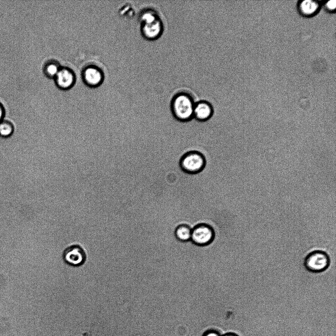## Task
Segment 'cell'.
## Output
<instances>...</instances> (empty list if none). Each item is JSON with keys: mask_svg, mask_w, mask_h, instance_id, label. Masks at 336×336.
Wrapping results in <instances>:
<instances>
[{"mask_svg": "<svg viewBox=\"0 0 336 336\" xmlns=\"http://www.w3.org/2000/svg\"><path fill=\"white\" fill-rule=\"evenodd\" d=\"M141 31L142 35L147 39L154 40L162 34L163 23L158 13L152 9L142 11L139 16Z\"/></svg>", "mask_w": 336, "mask_h": 336, "instance_id": "6da1fadb", "label": "cell"}, {"mask_svg": "<svg viewBox=\"0 0 336 336\" xmlns=\"http://www.w3.org/2000/svg\"><path fill=\"white\" fill-rule=\"evenodd\" d=\"M194 101L190 95L181 92L175 95L171 103L174 118L181 122H187L193 118Z\"/></svg>", "mask_w": 336, "mask_h": 336, "instance_id": "7a4b0ae2", "label": "cell"}, {"mask_svg": "<svg viewBox=\"0 0 336 336\" xmlns=\"http://www.w3.org/2000/svg\"><path fill=\"white\" fill-rule=\"evenodd\" d=\"M214 231L210 226L201 224L192 229L190 240L196 245L204 246L210 244L214 240Z\"/></svg>", "mask_w": 336, "mask_h": 336, "instance_id": "5b68a950", "label": "cell"}, {"mask_svg": "<svg viewBox=\"0 0 336 336\" xmlns=\"http://www.w3.org/2000/svg\"><path fill=\"white\" fill-rule=\"evenodd\" d=\"M83 79L89 86L95 87L99 85L103 80V73L98 68L89 66L83 71Z\"/></svg>", "mask_w": 336, "mask_h": 336, "instance_id": "ba28073f", "label": "cell"}, {"mask_svg": "<svg viewBox=\"0 0 336 336\" xmlns=\"http://www.w3.org/2000/svg\"><path fill=\"white\" fill-rule=\"evenodd\" d=\"M214 110L211 104L206 101H200L195 103L193 118L199 122H205L213 116Z\"/></svg>", "mask_w": 336, "mask_h": 336, "instance_id": "52a82bcc", "label": "cell"}, {"mask_svg": "<svg viewBox=\"0 0 336 336\" xmlns=\"http://www.w3.org/2000/svg\"><path fill=\"white\" fill-rule=\"evenodd\" d=\"M64 261L68 265L78 266L86 260V254L83 249L79 245H72L67 247L63 254Z\"/></svg>", "mask_w": 336, "mask_h": 336, "instance_id": "8992f818", "label": "cell"}, {"mask_svg": "<svg viewBox=\"0 0 336 336\" xmlns=\"http://www.w3.org/2000/svg\"><path fill=\"white\" fill-rule=\"evenodd\" d=\"M336 1L335 0H331L325 3V8L328 12H333L335 10Z\"/></svg>", "mask_w": 336, "mask_h": 336, "instance_id": "5bb4252c", "label": "cell"}, {"mask_svg": "<svg viewBox=\"0 0 336 336\" xmlns=\"http://www.w3.org/2000/svg\"><path fill=\"white\" fill-rule=\"evenodd\" d=\"M206 160L201 153L191 151L184 153L180 160L182 170L189 174H196L201 172L205 167Z\"/></svg>", "mask_w": 336, "mask_h": 336, "instance_id": "3957f363", "label": "cell"}, {"mask_svg": "<svg viewBox=\"0 0 336 336\" xmlns=\"http://www.w3.org/2000/svg\"><path fill=\"white\" fill-rule=\"evenodd\" d=\"M330 263V257L326 252L315 250L309 253L306 256L304 266L308 271L318 273L326 270Z\"/></svg>", "mask_w": 336, "mask_h": 336, "instance_id": "277c9868", "label": "cell"}, {"mask_svg": "<svg viewBox=\"0 0 336 336\" xmlns=\"http://www.w3.org/2000/svg\"><path fill=\"white\" fill-rule=\"evenodd\" d=\"M192 229L185 224L178 226L175 230V236L182 242H186L191 239Z\"/></svg>", "mask_w": 336, "mask_h": 336, "instance_id": "8fae6325", "label": "cell"}, {"mask_svg": "<svg viewBox=\"0 0 336 336\" xmlns=\"http://www.w3.org/2000/svg\"><path fill=\"white\" fill-rule=\"evenodd\" d=\"M5 111L4 106L0 102V122L4 120Z\"/></svg>", "mask_w": 336, "mask_h": 336, "instance_id": "9a60e30c", "label": "cell"}, {"mask_svg": "<svg viewBox=\"0 0 336 336\" xmlns=\"http://www.w3.org/2000/svg\"><path fill=\"white\" fill-rule=\"evenodd\" d=\"M14 131V127L11 122L5 120L0 122V137L8 138L13 134Z\"/></svg>", "mask_w": 336, "mask_h": 336, "instance_id": "7c38bea8", "label": "cell"}, {"mask_svg": "<svg viewBox=\"0 0 336 336\" xmlns=\"http://www.w3.org/2000/svg\"><path fill=\"white\" fill-rule=\"evenodd\" d=\"M80 336H91V334L88 332H86Z\"/></svg>", "mask_w": 336, "mask_h": 336, "instance_id": "ac0fdd59", "label": "cell"}, {"mask_svg": "<svg viewBox=\"0 0 336 336\" xmlns=\"http://www.w3.org/2000/svg\"><path fill=\"white\" fill-rule=\"evenodd\" d=\"M55 77L57 86L62 89L71 87L75 80L73 72L67 68H60Z\"/></svg>", "mask_w": 336, "mask_h": 336, "instance_id": "9c48e42d", "label": "cell"}, {"mask_svg": "<svg viewBox=\"0 0 336 336\" xmlns=\"http://www.w3.org/2000/svg\"><path fill=\"white\" fill-rule=\"evenodd\" d=\"M60 69V66L57 63L50 62L47 63L44 67V72L49 77H55Z\"/></svg>", "mask_w": 336, "mask_h": 336, "instance_id": "4fadbf2b", "label": "cell"}, {"mask_svg": "<svg viewBox=\"0 0 336 336\" xmlns=\"http://www.w3.org/2000/svg\"><path fill=\"white\" fill-rule=\"evenodd\" d=\"M320 4L318 1L312 0L300 1L298 4V9L300 14L305 17L313 16L318 11Z\"/></svg>", "mask_w": 336, "mask_h": 336, "instance_id": "30bf717a", "label": "cell"}, {"mask_svg": "<svg viewBox=\"0 0 336 336\" xmlns=\"http://www.w3.org/2000/svg\"><path fill=\"white\" fill-rule=\"evenodd\" d=\"M223 336H238L236 334H233V333H228L226 335H225Z\"/></svg>", "mask_w": 336, "mask_h": 336, "instance_id": "e0dca14e", "label": "cell"}, {"mask_svg": "<svg viewBox=\"0 0 336 336\" xmlns=\"http://www.w3.org/2000/svg\"><path fill=\"white\" fill-rule=\"evenodd\" d=\"M203 336H220V335L215 331H209L206 333Z\"/></svg>", "mask_w": 336, "mask_h": 336, "instance_id": "2e32d148", "label": "cell"}]
</instances>
